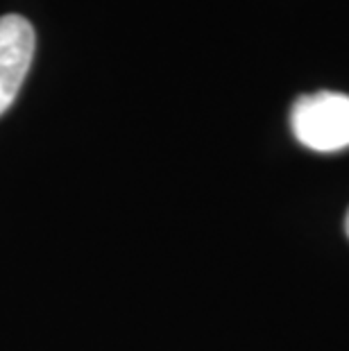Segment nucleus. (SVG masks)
<instances>
[{
  "instance_id": "f257e3e1",
  "label": "nucleus",
  "mask_w": 349,
  "mask_h": 351,
  "mask_svg": "<svg viewBox=\"0 0 349 351\" xmlns=\"http://www.w3.org/2000/svg\"><path fill=\"white\" fill-rule=\"evenodd\" d=\"M291 130L313 152L349 147V95L320 91L302 95L291 109Z\"/></svg>"
},
{
  "instance_id": "f03ea898",
  "label": "nucleus",
  "mask_w": 349,
  "mask_h": 351,
  "mask_svg": "<svg viewBox=\"0 0 349 351\" xmlns=\"http://www.w3.org/2000/svg\"><path fill=\"white\" fill-rule=\"evenodd\" d=\"M34 57V27L19 14L0 19V116L12 107Z\"/></svg>"
},
{
  "instance_id": "7ed1b4c3",
  "label": "nucleus",
  "mask_w": 349,
  "mask_h": 351,
  "mask_svg": "<svg viewBox=\"0 0 349 351\" xmlns=\"http://www.w3.org/2000/svg\"><path fill=\"white\" fill-rule=\"evenodd\" d=\"M345 231H347V236H349V211H347V218H345Z\"/></svg>"
}]
</instances>
